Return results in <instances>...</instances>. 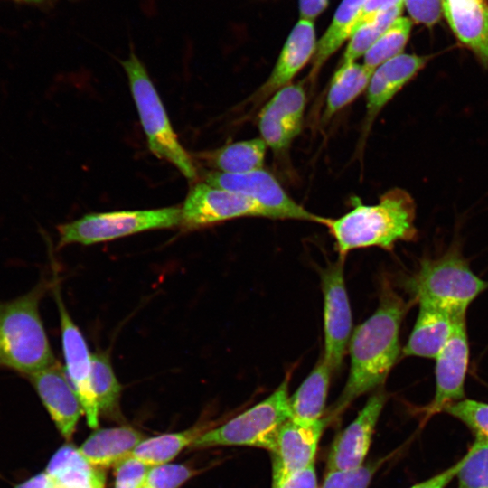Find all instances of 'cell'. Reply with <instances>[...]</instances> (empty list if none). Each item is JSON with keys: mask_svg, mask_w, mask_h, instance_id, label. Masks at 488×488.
Segmentation results:
<instances>
[{"mask_svg": "<svg viewBox=\"0 0 488 488\" xmlns=\"http://www.w3.org/2000/svg\"><path fill=\"white\" fill-rule=\"evenodd\" d=\"M181 212V227L190 230L239 217L278 220L274 212L254 200L238 192L213 187L204 182L192 186Z\"/></svg>", "mask_w": 488, "mask_h": 488, "instance_id": "obj_9", "label": "cell"}, {"mask_svg": "<svg viewBox=\"0 0 488 488\" xmlns=\"http://www.w3.org/2000/svg\"><path fill=\"white\" fill-rule=\"evenodd\" d=\"M316 45L314 21L299 19L286 38L270 75L259 87L254 99L261 101L291 83L295 76L312 61Z\"/></svg>", "mask_w": 488, "mask_h": 488, "instance_id": "obj_18", "label": "cell"}, {"mask_svg": "<svg viewBox=\"0 0 488 488\" xmlns=\"http://www.w3.org/2000/svg\"><path fill=\"white\" fill-rule=\"evenodd\" d=\"M380 462H371L352 470H327L322 488H368Z\"/></svg>", "mask_w": 488, "mask_h": 488, "instance_id": "obj_34", "label": "cell"}, {"mask_svg": "<svg viewBox=\"0 0 488 488\" xmlns=\"http://www.w3.org/2000/svg\"><path fill=\"white\" fill-rule=\"evenodd\" d=\"M436 360V389L424 411V421L464 399L469 361L465 315L453 318L450 336Z\"/></svg>", "mask_w": 488, "mask_h": 488, "instance_id": "obj_11", "label": "cell"}, {"mask_svg": "<svg viewBox=\"0 0 488 488\" xmlns=\"http://www.w3.org/2000/svg\"><path fill=\"white\" fill-rule=\"evenodd\" d=\"M353 208L338 218L323 217L334 239L339 258L357 249L379 247L392 250L399 241L416 238V203L412 196L401 188L384 192L376 204H363L355 198Z\"/></svg>", "mask_w": 488, "mask_h": 488, "instance_id": "obj_2", "label": "cell"}, {"mask_svg": "<svg viewBox=\"0 0 488 488\" xmlns=\"http://www.w3.org/2000/svg\"><path fill=\"white\" fill-rule=\"evenodd\" d=\"M26 379L32 384L61 436L70 442L83 414V408L64 368L56 361Z\"/></svg>", "mask_w": 488, "mask_h": 488, "instance_id": "obj_14", "label": "cell"}, {"mask_svg": "<svg viewBox=\"0 0 488 488\" xmlns=\"http://www.w3.org/2000/svg\"><path fill=\"white\" fill-rule=\"evenodd\" d=\"M333 372L322 359L289 397L290 419L312 425L323 419Z\"/></svg>", "mask_w": 488, "mask_h": 488, "instance_id": "obj_23", "label": "cell"}, {"mask_svg": "<svg viewBox=\"0 0 488 488\" xmlns=\"http://www.w3.org/2000/svg\"><path fill=\"white\" fill-rule=\"evenodd\" d=\"M410 20L416 23L432 26L443 14L442 0H403Z\"/></svg>", "mask_w": 488, "mask_h": 488, "instance_id": "obj_36", "label": "cell"}, {"mask_svg": "<svg viewBox=\"0 0 488 488\" xmlns=\"http://www.w3.org/2000/svg\"><path fill=\"white\" fill-rule=\"evenodd\" d=\"M14 1H18V2H24V3H28V4H42V3H44L48 0H14Z\"/></svg>", "mask_w": 488, "mask_h": 488, "instance_id": "obj_42", "label": "cell"}, {"mask_svg": "<svg viewBox=\"0 0 488 488\" xmlns=\"http://www.w3.org/2000/svg\"><path fill=\"white\" fill-rule=\"evenodd\" d=\"M14 488H55V482L52 477L44 471L32 476Z\"/></svg>", "mask_w": 488, "mask_h": 488, "instance_id": "obj_41", "label": "cell"}, {"mask_svg": "<svg viewBox=\"0 0 488 488\" xmlns=\"http://www.w3.org/2000/svg\"><path fill=\"white\" fill-rule=\"evenodd\" d=\"M289 374L266 399L227 422L204 431L191 449L247 446L270 449L280 426L290 418Z\"/></svg>", "mask_w": 488, "mask_h": 488, "instance_id": "obj_6", "label": "cell"}, {"mask_svg": "<svg viewBox=\"0 0 488 488\" xmlns=\"http://www.w3.org/2000/svg\"><path fill=\"white\" fill-rule=\"evenodd\" d=\"M204 183L252 199L274 212L278 220L305 221L320 224L323 218L295 202L277 178L263 168L241 174L211 171L204 175Z\"/></svg>", "mask_w": 488, "mask_h": 488, "instance_id": "obj_10", "label": "cell"}, {"mask_svg": "<svg viewBox=\"0 0 488 488\" xmlns=\"http://www.w3.org/2000/svg\"><path fill=\"white\" fill-rule=\"evenodd\" d=\"M344 259L329 264L321 272L324 298L323 360L333 373L339 371L352 333V317L345 286Z\"/></svg>", "mask_w": 488, "mask_h": 488, "instance_id": "obj_8", "label": "cell"}, {"mask_svg": "<svg viewBox=\"0 0 488 488\" xmlns=\"http://www.w3.org/2000/svg\"><path fill=\"white\" fill-rule=\"evenodd\" d=\"M429 56L401 53L378 66L366 89V124L370 128L381 109L426 66Z\"/></svg>", "mask_w": 488, "mask_h": 488, "instance_id": "obj_17", "label": "cell"}, {"mask_svg": "<svg viewBox=\"0 0 488 488\" xmlns=\"http://www.w3.org/2000/svg\"><path fill=\"white\" fill-rule=\"evenodd\" d=\"M418 306L416 323L401 353L408 357L436 359L450 336L453 318L432 305L418 304Z\"/></svg>", "mask_w": 488, "mask_h": 488, "instance_id": "obj_21", "label": "cell"}, {"mask_svg": "<svg viewBox=\"0 0 488 488\" xmlns=\"http://www.w3.org/2000/svg\"><path fill=\"white\" fill-rule=\"evenodd\" d=\"M150 151L175 166L190 181L197 178V169L170 123L161 99L141 61L131 52L122 61Z\"/></svg>", "mask_w": 488, "mask_h": 488, "instance_id": "obj_5", "label": "cell"}, {"mask_svg": "<svg viewBox=\"0 0 488 488\" xmlns=\"http://www.w3.org/2000/svg\"><path fill=\"white\" fill-rule=\"evenodd\" d=\"M463 461L464 458L462 457L455 465H451L445 471L409 488H446L450 483V482L455 477H456V474L463 464Z\"/></svg>", "mask_w": 488, "mask_h": 488, "instance_id": "obj_38", "label": "cell"}, {"mask_svg": "<svg viewBox=\"0 0 488 488\" xmlns=\"http://www.w3.org/2000/svg\"><path fill=\"white\" fill-rule=\"evenodd\" d=\"M306 95L301 83H289L277 90L258 116L260 137L276 153L287 150L300 134Z\"/></svg>", "mask_w": 488, "mask_h": 488, "instance_id": "obj_13", "label": "cell"}, {"mask_svg": "<svg viewBox=\"0 0 488 488\" xmlns=\"http://www.w3.org/2000/svg\"><path fill=\"white\" fill-rule=\"evenodd\" d=\"M442 5L457 40L488 68L487 0H442Z\"/></svg>", "mask_w": 488, "mask_h": 488, "instance_id": "obj_19", "label": "cell"}, {"mask_svg": "<svg viewBox=\"0 0 488 488\" xmlns=\"http://www.w3.org/2000/svg\"><path fill=\"white\" fill-rule=\"evenodd\" d=\"M142 488H148L145 484Z\"/></svg>", "mask_w": 488, "mask_h": 488, "instance_id": "obj_43", "label": "cell"}, {"mask_svg": "<svg viewBox=\"0 0 488 488\" xmlns=\"http://www.w3.org/2000/svg\"><path fill=\"white\" fill-rule=\"evenodd\" d=\"M408 308L409 305L385 283L375 312L352 331L348 345L349 375L331 418L339 416L357 398L383 385L402 351L399 331Z\"/></svg>", "mask_w": 488, "mask_h": 488, "instance_id": "obj_1", "label": "cell"}, {"mask_svg": "<svg viewBox=\"0 0 488 488\" xmlns=\"http://www.w3.org/2000/svg\"><path fill=\"white\" fill-rule=\"evenodd\" d=\"M327 420L302 425L290 418L277 431L270 449L272 479L283 478L314 464L317 446Z\"/></svg>", "mask_w": 488, "mask_h": 488, "instance_id": "obj_16", "label": "cell"}, {"mask_svg": "<svg viewBox=\"0 0 488 488\" xmlns=\"http://www.w3.org/2000/svg\"><path fill=\"white\" fill-rule=\"evenodd\" d=\"M406 286L418 304L441 309L452 318L466 315L470 304L488 288L457 249L436 258L424 259Z\"/></svg>", "mask_w": 488, "mask_h": 488, "instance_id": "obj_4", "label": "cell"}, {"mask_svg": "<svg viewBox=\"0 0 488 488\" xmlns=\"http://www.w3.org/2000/svg\"><path fill=\"white\" fill-rule=\"evenodd\" d=\"M145 435L129 426L96 428L78 447L93 466L107 469L131 455Z\"/></svg>", "mask_w": 488, "mask_h": 488, "instance_id": "obj_20", "label": "cell"}, {"mask_svg": "<svg viewBox=\"0 0 488 488\" xmlns=\"http://www.w3.org/2000/svg\"><path fill=\"white\" fill-rule=\"evenodd\" d=\"M400 3H403V0H366L355 29L374 14Z\"/></svg>", "mask_w": 488, "mask_h": 488, "instance_id": "obj_40", "label": "cell"}, {"mask_svg": "<svg viewBox=\"0 0 488 488\" xmlns=\"http://www.w3.org/2000/svg\"><path fill=\"white\" fill-rule=\"evenodd\" d=\"M372 72L373 70L363 63H341L330 82L323 121H329L361 95L367 89Z\"/></svg>", "mask_w": 488, "mask_h": 488, "instance_id": "obj_26", "label": "cell"}, {"mask_svg": "<svg viewBox=\"0 0 488 488\" xmlns=\"http://www.w3.org/2000/svg\"><path fill=\"white\" fill-rule=\"evenodd\" d=\"M210 427L206 424L177 432L145 437L134 449L132 455L149 466L170 463L185 448H191L196 439Z\"/></svg>", "mask_w": 488, "mask_h": 488, "instance_id": "obj_27", "label": "cell"}, {"mask_svg": "<svg viewBox=\"0 0 488 488\" xmlns=\"http://www.w3.org/2000/svg\"><path fill=\"white\" fill-rule=\"evenodd\" d=\"M92 387L96 396L99 417L121 421L120 398L122 387L114 372L108 355L95 352L91 356Z\"/></svg>", "mask_w": 488, "mask_h": 488, "instance_id": "obj_28", "label": "cell"}, {"mask_svg": "<svg viewBox=\"0 0 488 488\" xmlns=\"http://www.w3.org/2000/svg\"><path fill=\"white\" fill-rule=\"evenodd\" d=\"M366 0H342L320 40L312 59L309 73L314 80L326 61L350 39L355 30Z\"/></svg>", "mask_w": 488, "mask_h": 488, "instance_id": "obj_24", "label": "cell"}, {"mask_svg": "<svg viewBox=\"0 0 488 488\" xmlns=\"http://www.w3.org/2000/svg\"><path fill=\"white\" fill-rule=\"evenodd\" d=\"M403 8V3L398 4L374 14L361 23L348 40L342 63L356 61L357 59L364 56L392 23L400 16Z\"/></svg>", "mask_w": 488, "mask_h": 488, "instance_id": "obj_29", "label": "cell"}, {"mask_svg": "<svg viewBox=\"0 0 488 488\" xmlns=\"http://www.w3.org/2000/svg\"><path fill=\"white\" fill-rule=\"evenodd\" d=\"M199 470L183 464L166 463L152 466L146 477L148 488H180L199 474Z\"/></svg>", "mask_w": 488, "mask_h": 488, "instance_id": "obj_33", "label": "cell"}, {"mask_svg": "<svg viewBox=\"0 0 488 488\" xmlns=\"http://www.w3.org/2000/svg\"><path fill=\"white\" fill-rule=\"evenodd\" d=\"M272 488H317L314 464L288 476L272 479Z\"/></svg>", "mask_w": 488, "mask_h": 488, "instance_id": "obj_37", "label": "cell"}, {"mask_svg": "<svg viewBox=\"0 0 488 488\" xmlns=\"http://www.w3.org/2000/svg\"><path fill=\"white\" fill-rule=\"evenodd\" d=\"M267 148V144L259 137L231 143L196 156L217 172L241 174L262 169Z\"/></svg>", "mask_w": 488, "mask_h": 488, "instance_id": "obj_25", "label": "cell"}, {"mask_svg": "<svg viewBox=\"0 0 488 488\" xmlns=\"http://www.w3.org/2000/svg\"><path fill=\"white\" fill-rule=\"evenodd\" d=\"M179 207L89 213L57 226L59 247L91 245L152 230L181 226Z\"/></svg>", "mask_w": 488, "mask_h": 488, "instance_id": "obj_7", "label": "cell"}, {"mask_svg": "<svg viewBox=\"0 0 488 488\" xmlns=\"http://www.w3.org/2000/svg\"><path fill=\"white\" fill-rule=\"evenodd\" d=\"M152 466L129 455L114 466V488H142Z\"/></svg>", "mask_w": 488, "mask_h": 488, "instance_id": "obj_35", "label": "cell"}, {"mask_svg": "<svg viewBox=\"0 0 488 488\" xmlns=\"http://www.w3.org/2000/svg\"><path fill=\"white\" fill-rule=\"evenodd\" d=\"M55 300L60 317L64 371L83 408L88 426L99 427V412L92 387V361L87 343L68 313L55 283Z\"/></svg>", "mask_w": 488, "mask_h": 488, "instance_id": "obj_12", "label": "cell"}, {"mask_svg": "<svg viewBox=\"0 0 488 488\" xmlns=\"http://www.w3.org/2000/svg\"><path fill=\"white\" fill-rule=\"evenodd\" d=\"M386 401L387 394L380 389L368 399L355 419L333 442L327 458V470H352L364 465Z\"/></svg>", "mask_w": 488, "mask_h": 488, "instance_id": "obj_15", "label": "cell"}, {"mask_svg": "<svg viewBox=\"0 0 488 488\" xmlns=\"http://www.w3.org/2000/svg\"><path fill=\"white\" fill-rule=\"evenodd\" d=\"M55 488H105V470L90 465L70 443L60 447L45 469Z\"/></svg>", "mask_w": 488, "mask_h": 488, "instance_id": "obj_22", "label": "cell"}, {"mask_svg": "<svg viewBox=\"0 0 488 488\" xmlns=\"http://www.w3.org/2000/svg\"><path fill=\"white\" fill-rule=\"evenodd\" d=\"M444 412L464 423L475 438L488 440V404L464 399L448 406Z\"/></svg>", "mask_w": 488, "mask_h": 488, "instance_id": "obj_32", "label": "cell"}, {"mask_svg": "<svg viewBox=\"0 0 488 488\" xmlns=\"http://www.w3.org/2000/svg\"><path fill=\"white\" fill-rule=\"evenodd\" d=\"M47 287L41 281L26 294L0 301V369L27 378L57 361L40 314Z\"/></svg>", "mask_w": 488, "mask_h": 488, "instance_id": "obj_3", "label": "cell"}, {"mask_svg": "<svg viewBox=\"0 0 488 488\" xmlns=\"http://www.w3.org/2000/svg\"><path fill=\"white\" fill-rule=\"evenodd\" d=\"M300 19L314 21L327 7L328 0H298Z\"/></svg>", "mask_w": 488, "mask_h": 488, "instance_id": "obj_39", "label": "cell"}, {"mask_svg": "<svg viewBox=\"0 0 488 488\" xmlns=\"http://www.w3.org/2000/svg\"><path fill=\"white\" fill-rule=\"evenodd\" d=\"M412 21L399 16L363 56V64L374 70L383 62L403 53L409 39Z\"/></svg>", "mask_w": 488, "mask_h": 488, "instance_id": "obj_30", "label": "cell"}, {"mask_svg": "<svg viewBox=\"0 0 488 488\" xmlns=\"http://www.w3.org/2000/svg\"><path fill=\"white\" fill-rule=\"evenodd\" d=\"M463 458L458 488H488V440L475 438Z\"/></svg>", "mask_w": 488, "mask_h": 488, "instance_id": "obj_31", "label": "cell"}]
</instances>
